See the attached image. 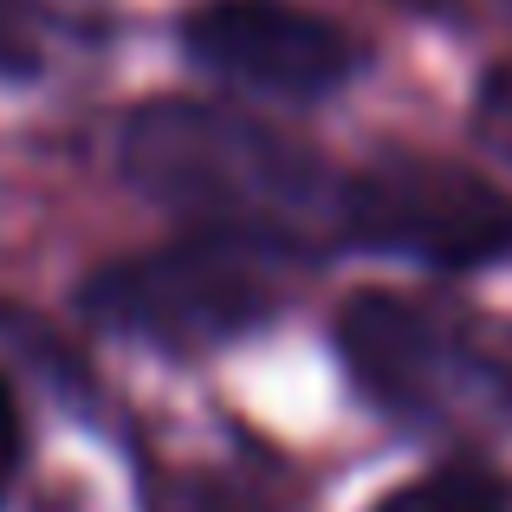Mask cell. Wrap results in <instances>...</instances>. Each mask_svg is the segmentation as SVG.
Segmentation results:
<instances>
[{
    "label": "cell",
    "instance_id": "cell-8",
    "mask_svg": "<svg viewBox=\"0 0 512 512\" xmlns=\"http://www.w3.org/2000/svg\"><path fill=\"white\" fill-rule=\"evenodd\" d=\"M20 461H26V422H20V402H13V389L0 383V500H7Z\"/></svg>",
    "mask_w": 512,
    "mask_h": 512
},
{
    "label": "cell",
    "instance_id": "cell-6",
    "mask_svg": "<svg viewBox=\"0 0 512 512\" xmlns=\"http://www.w3.org/2000/svg\"><path fill=\"white\" fill-rule=\"evenodd\" d=\"M370 512H512V500H506V487L487 474V467L454 461V467H435V474L396 487Z\"/></svg>",
    "mask_w": 512,
    "mask_h": 512
},
{
    "label": "cell",
    "instance_id": "cell-3",
    "mask_svg": "<svg viewBox=\"0 0 512 512\" xmlns=\"http://www.w3.org/2000/svg\"><path fill=\"white\" fill-rule=\"evenodd\" d=\"M338 240L363 253H402L435 273H474L512 247V208L474 169L441 156H383L338 182Z\"/></svg>",
    "mask_w": 512,
    "mask_h": 512
},
{
    "label": "cell",
    "instance_id": "cell-2",
    "mask_svg": "<svg viewBox=\"0 0 512 512\" xmlns=\"http://www.w3.org/2000/svg\"><path fill=\"white\" fill-rule=\"evenodd\" d=\"M292 253L247 234L188 227L182 240L150 253L111 260L78 286V305L98 331L143 338L163 350H208L227 338H247L279 312Z\"/></svg>",
    "mask_w": 512,
    "mask_h": 512
},
{
    "label": "cell",
    "instance_id": "cell-1",
    "mask_svg": "<svg viewBox=\"0 0 512 512\" xmlns=\"http://www.w3.org/2000/svg\"><path fill=\"white\" fill-rule=\"evenodd\" d=\"M130 188L214 234H247L299 260L338 240V175L286 130L221 104H143L117 137Z\"/></svg>",
    "mask_w": 512,
    "mask_h": 512
},
{
    "label": "cell",
    "instance_id": "cell-5",
    "mask_svg": "<svg viewBox=\"0 0 512 512\" xmlns=\"http://www.w3.org/2000/svg\"><path fill=\"white\" fill-rule=\"evenodd\" d=\"M350 383L363 402H376L396 422H435V415L461 409L467 383V350L422 312V305L396 299V292H357L338 305L331 325Z\"/></svg>",
    "mask_w": 512,
    "mask_h": 512
},
{
    "label": "cell",
    "instance_id": "cell-7",
    "mask_svg": "<svg viewBox=\"0 0 512 512\" xmlns=\"http://www.w3.org/2000/svg\"><path fill=\"white\" fill-rule=\"evenodd\" d=\"M52 20H59L52 0H0V78H33L46 65Z\"/></svg>",
    "mask_w": 512,
    "mask_h": 512
},
{
    "label": "cell",
    "instance_id": "cell-4",
    "mask_svg": "<svg viewBox=\"0 0 512 512\" xmlns=\"http://www.w3.org/2000/svg\"><path fill=\"white\" fill-rule=\"evenodd\" d=\"M188 65L266 98H331L363 72V46L338 20L292 0H201L182 20Z\"/></svg>",
    "mask_w": 512,
    "mask_h": 512
}]
</instances>
